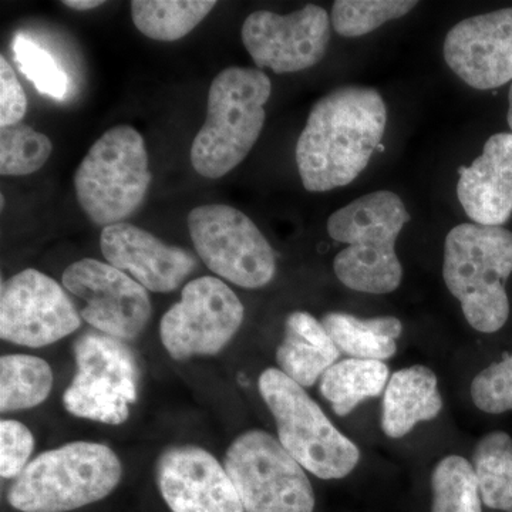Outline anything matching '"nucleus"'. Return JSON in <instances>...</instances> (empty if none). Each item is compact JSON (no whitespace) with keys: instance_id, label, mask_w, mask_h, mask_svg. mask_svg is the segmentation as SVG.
<instances>
[{"instance_id":"f257e3e1","label":"nucleus","mask_w":512,"mask_h":512,"mask_svg":"<svg viewBox=\"0 0 512 512\" xmlns=\"http://www.w3.org/2000/svg\"><path fill=\"white\" fill-rule=\"evenodd\" d=\"M387 109L375 89L345 86L316 101L296 144L303 187L326 192L363 173L382 143Z\"/></svg>"},{"instance_id":"f03ea898","label":"nucleus","mask_w":512,"mask_h":512,"mask_svg":"<svg viewBox=\"0 0 512 512\" xmlns=\"http://www.w3.org/2000/svg\"><path fill=\"white\" fill-rule=\"evenodd\" d=\"M409 220L402 198L392 191L372 192L333 212L330 238L348 245L333 262L339 281L372 295L396 291L403 279L396 241Z\"/></svg>"},{"instance_id":"7ed1b4c3","label":"nucleus","mask_w":512,"mask_h":512,"mask_svg":"<svg viewBox=\"0 0 512 512\" xmlns=\"http://www.w3.org/2000/svg\"><path fill=\"white\" fill-rule=\"evenodd\" d=\"M512 274V232L503 227L461 224L444 244L443 278L464 318L481 333L503 329L510 316L507 284Z\"/></svg>"},{"instance_id":"20e7f679","label":"nucleus","mask_w":512,"mask_h":512,"mask_svg":"<svg viewBox=\"0 0 512 512\" xmlns=\"http://www.w3.org/2000/svg\"><path fill=\"white\" fill-rule=\"evenodd\" d=\"M271 90V80L259 69L228 67L215 77L207 119L190 151L198 174L221 178L245 160L264 128Z\"/></svg>"},{"instance_id":"39448f33","label":"nucleus","mask_w":512,"mask_h":512,"mask_svg":"<svg viewBox=\"0 0 512 512\" xmlns=\"http://www.w3.org/2000/svg\"><path fill=\"white\" fill-rule=\"evenodd\" d=\"M123 467L110 447L74 441L45 451L9 488L8 501L20 512H69L109 497Z\"/></svg>"},{"instance_id":"423d86ee","label":"nucleus","mask_w":512,"mask_h":512,"mask_svg":"<svg viewBox=\"0 0 512 512\" xmlns=\"http://www.w3.org/2000/svg\"><path fill=\"white\" fill-rule=\"evenodd\" d=\"M258 387L274 416L279 441L306 471L322 480H339L355 470L359 448L336 429L301 384L271 367L259 377Z\"/></svg>"},{"instance_id":"0eeeda50","label":"nucleus","mask_w":512,"mask_h":512,"mask_svg":"<svg viewBox=\"0 0 512 512\" xmlns=\"http://www.w3.org/2000/svg\"><path fill=\"white\" fill-rule=\"evenodd\" d=\"M144 138L130 126L110 128L74 174L84 214L101 227L120 224L141 207L151 184Z\"/></svg>"},{"instance_id":"6e6552de","label":"nucleus","mask_w":512,"mask_h":512,"mask_svg":"<svg viewBox=\"0 0 512 512\" xmlns=\"http://www.w3.org/2000/svg\"><path fill=\"white\" fill-rule=\"evenodd\" d=\"M224 467L245 512L315 510V493L305 468L266 431L249 430L232 441Z\"/></svg>"},{"instance_id":"1a4fd4ad","label":"nucleus","mask_w":512,"mask_h":512,"mask_svg":"<svg viewBox=\"0 0 512 512\" xmlns=\"http://www.w3.org/2000/svg\"><path fill=\"white\" fill-rule=\"evenodd\" d=\"M76 376L63 394L67 412L82 419L119 426L136 403V356L120 339L87 332L74 342Z\"/></svg>"},{"instance_id":"9d476101","label":"nucleus","mask_w":512,"mask_h":512,"mask_svg":"<svg viewBox=\"0 0 512 512\" xmlns=\"http://www.w3.org/2000/svg\"><path fill=\"white\" fill-rule=\"evenodd\" d=\"M188 229L202 262L222 279L258 289L274 278V249L254 221L237 208L222 204L194 208Z\"/></svg>"},{"instance_id":"9b49d317","label":"nucleus","mask_w":512,"mask_h":512,"mask_svg":"<svg viewBox=\"0 0 512 512\" xmlns=\"http://www.w3.org/2000/svg\"><path fill=\"white\" fill-rule=\"evenodd\" d=\"M244 305L221 279L202 276L184 286L180 302L161 319L160 335L175 360L214 356L237 335Z\"/></svg>"},{"instance_id":"f8f14e48","label":"nucleus","mask_w":512,"mask_h":512,"mask_svg":"<svg viewBox=\"0 0 512 512\" xmlns=\"http://www.w3.org/2000/svg\"><path fill=\"white\" fill-rule=\"evenodd\" d=\"M82 325L69 296L55 279L25 269L0 293V336L28 348H43L72 335Z\"/></svg>"},{"instance_id":"ddd939ff","label":"nucleus","mask_w":512,"mask_h":512,"mask_svg":"<svg viewBox=\"0 0 512 512\" xmlns=\"http://www.w3.org/2000/svg\"><path fill=\"white\" fill-rule=\"evenodd\" d=\"M63 286L86 306L80 312L89 325L120 340L136 339L151 318L144 286L113 265L86 258L67 266Z\"/></svg>"},{"instance_id":"4468645a","label":"nucleus","mask_w":512,"mask_h":512,"mask_svg":"<svg viewBox=\"0 0 512 512\" xmlns=\"http://www.w3.org/2000/svg\"><path fill=\"white\" fill-rule=\"evenodd\" d=\"M329 40L328 12L316 5L289 15L258 10L242 26V42L256 67L278 74L315 66L325 57Z\"/></svg>"},{"instance_id":"2eb2a0df","label":"nucleus","mask_w":512,"mask_h":512,"mask_svg":"<svg viewBox=\"0 0 512 512\" xmlns=\"http://www.w3.org/2000/svg\"><path fill=\"white\" fill-rule=\"evenodd\" d=\"M156 480L173 512H245L227 470L204 448H168L157 460Z\"/></svg>"},{"instance_id":"dca6fc26","label":"nucleus","mask_w":512,"mask_h":512,"mask_svg":"<svg viewBox=\"0 0 512 512\" xmlns=\"http://www.w3.org/2000/svg\"><path fill=\"white\" fill-rule=\"evenodd\" d=\"M444 59L477 90H493L512 80V8L461 20L444 40Z\"/></svg>"},{"instance_id":"f3484780","label":"nucleus","mask_w":512,"mask_h":512,"mask_svg":"<svg viewBox=\"0 0 512 512\" xmlns=\"http://www.w3.org/2000/svg\"><path fill=\"white\" fill-rule=\"evenodd\" d=\"M100 248L110 265L151 292H173L194 272L191 252L170 247L153 234L120 222L103 229Z\"/></svg>"},{"instance_id":"a211bd4d","label":"nucleus","mask_w":512,"mask_h":512,"mask_svg":"<svg viewBox=\"0 0 512 512\" xmlns=\"http://www.w3.org/2000/svg\"><path fill=\"white\" fill-rule=\"evenodd\" d=\"M457 195L474 224L501 227L512 215V133L488 138L483 153L458 170Z\"/></svg>"},{"instance_id":"6ab92c4d","label":"nucleus","mask_w":512,"mask_h":512,"mask_svg":"<svg viewBox=\"0 0 512 512\" xmlns=\"http://www.w3.org/2000/svg\"><path fill=\"white\" fill-rule=\"evenodd\" d=\"M443 399L436 373L416 365L397 370L384 390L382 429L390 439H402L423 421L439 416Z\"/></svg>"},{"instance_id":"aec40b11","label":"nucleus","mask_w":512,"mask_h":512,"mask_svg":"<svg viewBox=\"0 0 512 512\" xmlns=\"http://www.w3.org/2000/svg\"><path fill=\"white\" fill-rule=\"evenodd\" d=\"M342 353L308 312H293L286 318L285 336L276 350L279 370L302 387H311L339 362Z\"/></svg>"},{"instance_id":"412c9836","label":"nucleus","mask_w":512,"mask_h":512,"mask_svg":"<svg viewBox=\"0 0 512 512\" xmlns=\"http://www.w3.org/2000/svg\"><path fill=\"white\" fill-rule=\"evenodd\" d=\"M320 322L339 352L352 359H392L403 332L402 322L394 316L362 319L350 313L330 312Z\"/></svg>"},{"instance_id":"4be33fe9","label":"nucleus","mask_w":512,"mask_h":512,"mask_svg":"<svg viewBox=\"0 0 512 512\" xmlns=\"http://www.w3.org/2000/svg\"><path fill=\"white\" fill-rule=\"evenodd\" d=\"M390 380L389 367L377 360H339L320 379V393L339 417L348 416L360 403L379 397Z\"/></svg>"},{"instance_id":"5701e85b","label":"nucleus","mask_w":512,"mask_h":512,"mask_svg":"<svg viewBox=\"0 0 512 512\" xmlns=\"http://www.w3.org/2000/svg\"><path fill=\"white\" fill-rule=\"evenodd\" d=\"M215 6L211 0H134L131 15L144 36L175 42L197 28Z\"/></svg>"},{"instance_id":"b1692460","label":"nucleus","mask_w":512,"mask_h":512,"mask_svg":"<svg viewBox=\"0 0 512 512\" xmlns=\"http://www.w3.org/2000/svg\"><path fill=\"white\" fill-rule=\"evenodd\" d=\"M53 387L49 363L30 355L0 359V410L2 413L33 409L47 399Z\"/></svg>"},{"instance_id":"393cba45","label":"nucleus","mask_w":512,"mask_h":512,"mask_svg":"<svg viewBox=\"0 0 512 512\" xmlns=\"http://www.w3.org/2000/svg\"><path fill=\"white\" fill-rule=\"evenodd\" d=\"M481 500L491 510L512 512V439L491 431L478 441L473 453Z\"/></svg>"},{"instance_id":"a878e982","label":"nucleus","mask_w":512,"mask_h":512,"mask_svg":"<svg viewBox=\"0 0 512 512\" xmlns=\"http://www.w3.org/2000/svg\"><path fill=\"white\" fill-rule=\"evenodd\" d=\"M431 512H483L480 487L473 464L460 456H447L431 473Z\"/></svg>"},{"instance_id":"bb28decb","label":"nucleus","mask_w":512,"mask_h":512,"mask_svg":"<svg viewBox=\"0 0 512 512\" xmlns=\"http://www.w3.org/2000/svg\"><path fill=\"white\" fill-rule=\"evenodd\" d=\"M414 0H338L333 3V29L343 37L365 36L416 8Z\"/></svg>"},{"instance_id":"cd10ccee","label":"nucleus","mask_w":512,"mask_h":512,"mask_svg":"<svg viewBox=\"0 0 512 512\" xmlns=\"http://www.w3.org/2000/svg\"><path fill=\"white\" fill-rule=\"evenodd\" d=\"M52 141L26 124L0 130V174L23 177L36 173L52 154Z\"/></svg>"},{"instance_id":"c85d7f7f","label":"nucleus","mask_w":512,"mask_h":512,"mask_svg":"<svg viewBox=\"0 0 512 512\" xmlns=\"http://www.w3.org/2000/svg\"><path fill=\"white\" fill-rule=\"evenodd\" d=\"M13 53L20 72L28 77L37 92L52 99H64L69 90V77L52 53L25 35L15 37Z\"/></svg>"},{"instance_id":"c756f323","label":"nucleus","mask_w":512,"mask_h":512,"mask_svg":"<svg viewBox=\"0 0 512 512\" xmlns=\"http://www.w3.org/2000/svg\"><path fill=\"white\" fill-rule=\"evenodd\" d=\"M471 399L484 413L512 412V355L491 363L474 377Z\"/></svg>"},{"instance_id":"7c9ffc66","label":"nucleus","mask_w":512,"mask_h":512,"mask_svg":"<svg viewBox=\"0 0 512 512\" xmlns=\"http://www.w3.org/2000/svg\"><path fill=\"white\" fill-rule=\"evenodd\" d=\"M35 447L32 431L16 420L0 423V474L3 478H16L28 467Z\"/></svg>"},{"instance_id":"2f4dec72","label":"nucleus","mask_w":512,"mask_h":512,"mask_svg":"<svg viewBox=\"0 0 512 512\" xmlns=\"http://www.w3.org/2000/svg\"><path fill=\"white\" fill-rule=\"evenodd\" d=\"M28 110L26 94L20 86L15 70L0 57V126L19 124Z\"/></svg>"},{"instance_id":"473e14b6","label":"nucleus","mask_w":512,"mask_h":512,"mask_svg":"<svg viewBox=\"0 0 512 512\" xmlns=\"http://www.w3.org/2000/svg\"><path fill=\"white\" fill-rule=\"evenodd\" d=\"M103 3L100 0H64L63 5L79 12H86V10L99 8Z\"/></svg>"},{"instance_id":"72a5a7b5","label":"nucleus","mask_w":512,"mask_h":512,"mask_svg":"<svg viewBox=\"0 0 512 512\" xmlns=\"http://www.w3.org/2000/svg\"><path fill=\"white\" fill-rule=\"evenodd\" d=\"M507 120H508V126H510L511 133H512V84H511V89H510V96H508V116H507Z\"/></svg>"}]
</instances>
